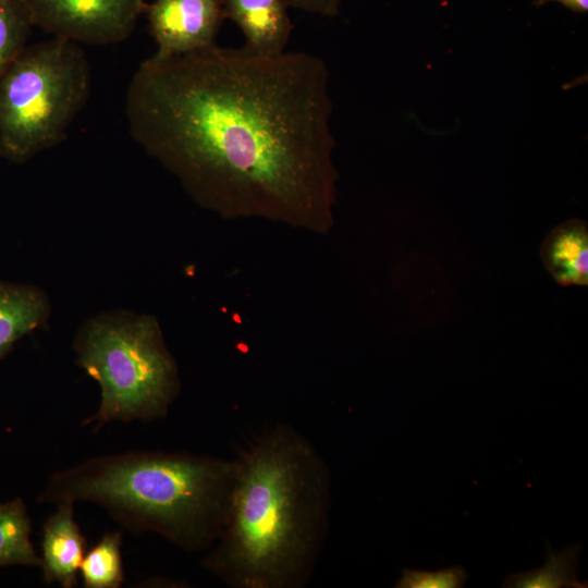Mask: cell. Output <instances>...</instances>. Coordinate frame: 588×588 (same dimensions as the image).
I'll use <instances>...</instances> for the list:
<instances>
[{
  "mask_svg": "<svg viewBox=\"0 0 588 588\" xmlns=\"http://www.w3.org/2000/svg\"><path fill=\"white\" fill-rule=\"evenodd\" d=\"M74 502L58 503L45 522L41 537L42 578L63 588L77 585L79 566L87 551V541L74 515Z\"/></svg>",
  "mask_w": 588,
  "mask_h": 588,
  "instance_id": "obj_8",
  "label": "cell"
},
{
  "mask_svg": "<svg viewBox=\"0 0 588 588\" xmlns=\"http://www.w3.org/2000/svg\"><path fill=\"white\" fill-rule=\"evenodd\" d=\"M583 551L581 542L560 551L547 542L546 563L542 567L509 575L506 588H584L586 583L578 579V560Z\"/></svg>",
  "mask_w": 588,
  "mask_h": 588,
  "instance_id": "obj_13",
  "label": "cell"
},
{
  "mask_svg": "<svg viewBox=\"0 0 588 588\" xmlns=\"http://www.w3.org/2000/svg\"><path fill=\"white\" fill-rule=\"evenodd\" d=\"M324 61L247 47L151 56L125 98L131 136L200 207L326 233L339 173Z\"/></svg>",
  "mask_w": 588,
  "mask_h": 588,
  "instance_id": "obj_1",
  "label": "cell"
},
{
  "mask_svg": "<svg viewBox=\"0 0 588 588\" xmlns=\"http://www.w3.org/2000/svg\"><path fill=\"white\" fill-rule=\"evenodd\" d=\"M34 26L76 44L112 45L128 38L145 0H25Z\"/></svg>",
  "mask_w": 588,
  "mask_h": 588,
  "instance_id": "obj_6",
  "label": "cell"
},
{
  "mask_svg": "<svg viewBox=\"0 0 588 588\" xmlns=\"http://www.w3.org/2000/svg\"><path fill=\"white\" fill-rule=\"evenodd\" d=\"M32 522L22 498L0 503V567H40L30 539Z\"/></svg>",
  "mask_w": 588,
  "mask_h": 588,
  "instance_id": "obj_12",
  "label": "cell"
},
{
  "mask_svg": "<svg viewBox=\"0 0 588 588\" xmlns=\"http://www.w3.org/2000/svg\"><path fill=\"white\" fill-rule=\"evenodd\" d=\"M73 350L100 388L98 408L82 422L95 432L113 421L163 418L180 393L177 365L151 315L98 314L78 328Z\"/></svg>",
  "mask_w": 588,
  "mask_h": 588,
  "instance_id": "obj_4",
  "label": "cell"
},
{
  "mask_svg": "<svg viewBox=\"0 0 588 588\" xmlns=\"http://www.w3.org/2000/svg\"><path fill=\"white\" fill-rule=\"evenodd\" d=\"M468 573L462 566H450L439 571L405 568L394 587L396 588H461Z\"/></svg>",
  "mask_w": 588,
  "mask_h": 588,
  "instance_id": "obj_16",
  "label": "cell"
},
{
  "mask_svg": "<svg viewBox=\"0 0 588 588\" xmlns=\"http://www.w3.org/2000/svg\"><path fill=\"white\" fill-rule=\"evenodd\" d=\"M225 525L203 561L233 588H298L328 531L329 468L297 430L278 425L236 458Z\"/></svg>",
  "mask_w": 588,
  "mask_h": 588,
  "instance_id": "obj_2",
  "label": "cell"
},
{
  "mask_svg": "<svg viewBox=\"0 0 588 588\" xmlns=\"http://www.w3.org/2000/svg\"><path fill=\"white\" fill-rule=\"evenodd\" d=\"M51 307L39 287L0 280V360L26 334L47 326Z\"/></svg>",
  "mask_w": 588,
  "mask_h": 588,
  "instance_id": "obj_10",
  "label": "cell"
},
{
  "mask_svg": "<svg viewBox=\"0 0 588 588\" xmlns=\"http://www.w3.org/2000/svg\"><path fill=\"white\" fill-rule=\"evenodd\" d=\"M121 530L106 532L86 551L79 575L86 588H119L124 580Z\"/></svg>",
  "mask_w": 588,
  "mask_h": 588,
  "instance_id": "obj_14",
  "label": "cell"
},
{
  "mask_svg": "<svg viewBox=\"0 0 588 588\" xmlns=\"http://www.w3.org/2000/svg\"><path fill=\"white\" fill-rule=\"evenodd\" d=\"M237 469L236 460L185 452L98 455L53 473L37 501L89 502L132 532H154L196 552L220 536Z\"/></svg>",
  "mask_w": 588,
  "mask_h": 588,
  "instance_id": "obj_3",
  "label": "cell"
},
{
  "mask_svg": "<svg viewBox=\"0 0 588 588\" xmlns=\"http://www.w3.org/2000/svg\"><path fill=\"white\" fill-rule=\"evenodd\" d=\"M224 17L245 38V47L264 54L285 51L292 33L286 0H222Z\"/></svg>",
  "mask_w": 588,
  "mask_h": 588,
  "instance_id": "obj_9",
  "label": "cell"
},
{
  "mask_svg": "<svg viewBox=\"0 0 588 588\" xmlns=\"http://www.w3.org/2000/svg\"><path fill=\"white\" fill-rule=\"evenodd\" d=\"M33 26L25 0H0V78L25 49Z\"/></svg>",
  "mask_w": 588,
  "mask_h": 588,
  "instance_id": "obj_15",
  "label": "cell"
},
{
  "mask_svg": "<svg viewBox=\"0 0 588 588\" xmlns=\"http://www.w3.org/2000/svg\"><path fill=\"white\" fill-rule=\"evenodd\" d=\"M540 257L548 272L560 285H588L586 221L569 219L554 226L542 242Z\"/></svg>",
  "mask_w": 588,
  "mask_h": 588,
  "instance_id": "obj_11",
  "label": "cell"
},
{
  "mask_svg": "<svg viewBox=\"0 0 588 588\" xmlns=\"http://www.w3.org/2000/svg\"><path fill=\"white\" fill-rule=\"evenodd\" d=\"M553 1L577 13H586L588 11V0H536L535 4L542 5Z\"/></svg>",
  "mask_w": 588,
  "mask_h": 588,
  "instance_id": "obj_18",
  "label": "cell"
},
{
  "mask_svg": "<svg viewBox=\"0 0 588 588\" xmlns=\"http://www.w3.org/2000/svg\"><path fill=\"white\" fill-rule=\"evenodd\" d=\"M79 44L52 37L26 46L0 78V156L24 163L58 145L90 93Z\"/></svg>",
  "mask_w": 588,
  "mask_h": 588,
  "instance_id": "obj_5",
  "label": "cell"
},
{
  "mask_svg": "<svg viewBox=\"0 0 588 588\" xmlns=\"http://www.w3.org/2000/svg\"><path fill=\"white\" fill-rule=\"evenodd\" d=\"M342 0H286L289 7L322 16H334L339 13Z\"/></svg>",
  "mask_w": 588,
  "mask_h": 588,
  "instance_id": "obj_17",
  "label": "cell"
},
{
  "mask_svg": "<svg viewBox=\"0 0 588 588\" xmlns=\"http://www.w3.org/2000/svg\"><path fill=\"white\" fill-rule=\"evenodd\" d=\"M154 56L170 58L216 45L224 17L222 0H154L147 3Z\"/></svg>",
  "mask_w": 588,
  "mask_h": 588,
  "instance_id": "obj_7",
  "label": "cell"
}]
</instances>
